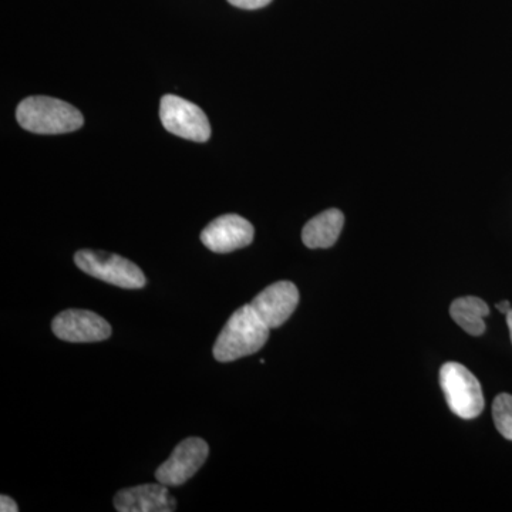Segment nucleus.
I'll return each instance as SVG.
<instances>
[{
	"label": "nucleus",
	"mask_w": 512,
	"mask_h": 512,
	"mask_svg": "<svg viewBox=\"0 0 512 512\" xmlns=\"http://www.w3.org/2000/svg\"><path fill=\"white\" fill-rule=\"evenodd\" d=\"M269 329L264 320L249 305L232 313L227 325L221 330L214 346V357L227 363L259 352L269 339Z\"/></svg>",
	"instance_id": "f257e3e1"
},
{
	"label": "nucleus",
	"mask_w": 512,
	"mask_h": 512,
	"mask_svg": "<svg viewBox=\"0 0 512 512\" xmlns=\"http://www.w3.org/2000/svg\"><path fill=\"white\" fill-rule=\"evenodd\" d=\"M16 119L30 133H72L83 126V114L66 101L46 96L28 97L19 104Z\"/></svg>",
	"instance_id": "f03ea898"
},
{
	"label": "nucleus",
	"mask_w": 512,
	"mask_h": 512,
	"mask_svg": "<svg viewBox=\"0 0 512 512\" xmlns=\"http://www.w3.org/2000/svg\"><path fill=\"white\" fill-rule=\"evenodd\" d=\"M440 384L451 412L464 420L476 419L484 410L477 377L460 363L448 362L440 370Z\"/></svg>",
	"instance_id": "7ed1b4c3"
},
{
	"label": "nucleus",
	"mask_w": 512,
	"mask_h": 512,
	"mask_svg": "<svg viewBox=\"0 0 512 512\" xmlns=\"http://www.w3.org/2000/svg\"><path fill=\"white\" fill-rule=\"evenodd\" d=\"M74 264L82 269L84 274L119 288L141 289L146 286L147 281L143 271L120 255L83 249L74 255Z\"/></svg>",
	"instance_id": "20e7f679"
},
{
	"label": "nucleus",
	"mask_w": 512,
	"mask_h": 512,
	"mask_svg": "<svg viewBox=\"0 0 512 512\" xmlns=\"http://www.w3.org/2000/svg\"><path fill=\"white\" fill-rule=\"evenodd\" d=\"M160 119L165 130L185 140L205 143L211 137V124L207 114L191 101L174 94L161 99Z\"/></svg>",
	"instance_id": "39448f33"
},
{
	"label": "nucleus",
	"mask_w": 512,
	"mask_h": 512,
	"mask_svg": "<svg viewBox=\"0 0 512 512\" xmlns=\"http://www.w3.org/2000/svg\"><path fill=\"white\" fill-rule=\"evenodd\" d=\"M210 454V447L204 440L198 437H190L185 439L174 448L173 454L165 463L158 467L156 478L158 483L171 485H183L207 461Z\"/></svg>",
	"instance_id": "423d86ee"
},
{
	"label": "nucleus",
	"mask_w": 512,
	"mask_h": 512,
	"mask_svg": "<svg viewBox=\"0 0 512 512\" xmlns=\"http://www.w3.org/2000/svg\"><path fill=\"white\" fill-rule=\"evenodd\" d=\"M53 333L64 342L93 343L109 339L111 326L97 313L69 309L60 312L52 322Z\"/></svg>",
	"instance_id": "0eeeda50"
},
{
	"label": "nucleus",
	"mask_w": 512,
	"mask_h": 512,
	"mask_svg": "<svg viewBox=\"0 0 512 512\" xmlns=\"http://www.w3.org/2000/svg\"><path fill=\"white\" fill-rule=\"evenodd\" d=\"M251 222L237 214H227L210 222L201 234L202 244L215 254H229L254 241Z\"/></svg>",
	"instance_id": "6e6552de"
},
{
	"label": "nucleus",
	"mask_w": 512,
	"mask_h": 512,
	"mask_svg": "<svg viewBox=\"0 0 512 512\" xmlns=\"http://www.w3.org/2000/svg\"><path fill=\"white\" fill-rule=\"evenodd\" d=\"M298 303L299 291L295 284L281 281L259 293L251 306L269 329H275L291 318Z\"/></svg>",
	"instance_id": "1a4fd4ad"
},
{
	"label": "nucleus",
	"mask_w": 512,
	"mask_h": 512,
	"mask_svg": "<svg viewBox=\"0 0 512 512\" xmlns=\"http://www.w3.org/2000/svg\"><path fill=\"white\" fill-rule=\"evenodd\" d=\"M114 507L119 512H173L177 500L165 484H143L119 491Z\"/></svg>",
	"instance_id": "9d476101"
},
{
	"label": "nucleus",
	"mask_w": 512,
	"mask_h": 512,
	"mask_svg": "<svg viewBox=\"0 0 512 512\" xmlns=\"http://www.w3.org/2000/svg\"><path fill=\"white\" fill-rule=\"evenodd\" d=\"M345 224L342 211L328 210L312 218L302 231V241L311 249L330 248L338 241Z\"/></svg>",
	"instance_id": "9b49d317"
},
{
	"label": "nucleus",
	"mask_w": 512,
	"mask_h": 512,
	"mask_svg": "<svg viewBox=\"0 0 512 512\" xmlns=\"http://www.w3.org/2000/svg\"><path fill=\"white\" fill-rule=\"evenodd\" d=\"M450 315L468 335L481 336L485 332L484 318L490 315V308L483 299L466 296L451 303Z\"/></svg>",
	"instance_id": "f8f14e48"
},
{
	"label": "nucleus",
	"mask_w": 512,
	"mask_h": 512,
	"mask_svg": "<svg viewBox=\"0 0 512 512\" xmlns=\"http://www.w3.org/2000/svg\"><path fill=\"white\" fill-rule=\"evenodd\" d=\"M493 419L495 427L501 436L512 441V396L508 393L495 397L493 404Z\"/></svg>",
	"instance_id": "ddd939ff"
},
{
	"label": "nucleus",
	"mask_w": 512,
	"mask_h": 512,
	"mask_svg": "<svg viewBox=\"0 0 512 512\" xmlns=\"http://www.w3.org/2000/svg\"><path fill=\"white\" fill-rule=\"evenodd\" d=\"M228 2L235 8L255 10L265 8L272 0H228Z\"/></svg>",
	"instance_id": "4468645a"
},
{
	"label": "nucleus",
	"mask_w": 512,
	"mask_h": 512,
	"mask_svg": "<svg viewBox=\"0 0 512 512\" xmlns=\"http://www.w3.org/2000/svg\"><path fill=\"white\" fill-rule=\"evenodd\" d=\"M0 511L2 512H18L19 507L12 498L8 497V495H2L0 497Z\"/></svg>",
	"instance_id": "2eb2a0df"
},
{
	"label": "nucleus",
	"mask_w": 512,
	"mask_h": 512,
	"mask_svg": "<svg viewBox=\"0 0 512 512\" xmlns=\"http://www.w3.org/2000/svg\"><path fill=\"white\" fill-rule=\"evenodd\" d=\"M497 309L501 313H504V315H507V313L510 312L512 309L511 303L508 301H503V302L497 303Z\"/></svg>",
	"instance_id": "dca6fc26"
},
{
	"label": "nucleus",
	"mask_w": 512,
	"mask_h": 512,
	"mask_svg": "<svg viewBox=\"0 0 512 512\" xmlns=\"http://www.w3.org/2000/svg\"><path fill=\"white\" fill-rule=\"evenodd\" d=\"M508 329H510L511 342H512V309L507 313Z\"/></svg>",
	"instance_id": "f3484780"
}]
</instances>
